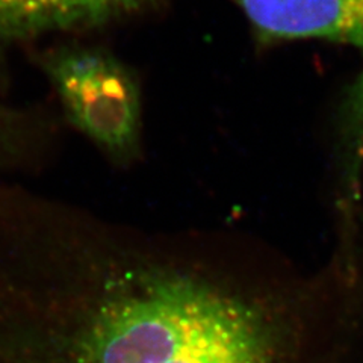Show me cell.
<instances>
[{"label":"cell","instance_id":"obj_1","mask_svg":"<svg viewBox=\"0 0 363 363\" xmlns=\"http://www.w3.org/2000/svg\"><path fill=\"white\" fill-rule=\"evenodd\" d=\"M354 298L229 233L0 211V363H339Z\"/></svg>","mask_w":363,"mask_h":363},{"label":"cell","instance_id":"obj_4","mask_svg":"<svg viewBox=\"0 0 363 363\" xmlns=\"http://www.w3.org/2000/svg\"><path fill=\"white\" fill-rule=\"evenodd\" d=\"M337 173V248L333 260L345 271L356 272L357 218L363 199V72L348 88L340 106Z\"/></svg>","mask_w":363,"mask_h":363},{"label":"cell","instance_id":"obj_2","mask_svg":"<svg viewBox=\"0 0 363 363\" xmlns=\"http://www.w3.org/2000/svg\"><path fill=\"white\" fill-rule=\"evenodd\" d=\"M68 120L111 161L138 157L143 135L140 84L130 68L97 48H70L48 60Z\"/></svg>","mask_w":363,"mask_h":363},{"label":"cell","instance_id":"obj_6","mask_svg":"<svg viewBox=\"0 0 363 363\" xmlns=\"http://www.w3.org/2000/svg\"><path fill=\"white\" fill-rule=\"evenodd\" d=\"M357 255L360 271H363V213L360 215L357 221Z\"/></svg>","mask_w":363,"mask_h":363},{"label":"cell","instance_id":"obj_5","mask_svg":"<svg viewBox=\"0 0 363 363\" xmlns=\"http://www.w3.org/2000/svg\"><path fill=\"white\" fill-rule=\"evenodd\" d=\"M152 2L155 0H0V35L97 28Z\"/></svg>","mask_w":363,"mask_h":363},{"label":"cell","instance_id":"obj_3","mask_svg":"<svg viewBox=\"0 0 363 363\" xmlns=\"http://www.w3.org/2000/svg\"><path fill=\"white\" fill-rule=\"evenodd\" d=\"M264 43L325 40L363 50V0H230Z\"/></svg>","mask_w":363,"mask_h":363}]
</instances>
